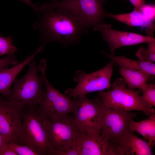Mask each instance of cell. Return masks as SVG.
<instances>
[{"mask_svg":"<svg viewBox=\"0 0 155 155\" xmlns=\"http://www.w3.org/2000/svg\"><path fill=\"white\" fill-rule=\"evenodd\" d=\"M53 3L55 2H57V0H51Z\"/></svg>","mask_w":155,"mask_h":155,"instance_id":"cell-31","label":"cell"},{"mask_svg":"<svg viewBox=\"0 0 155 155\" xmlns=\"http://www.w3.org/2000/svg\"><path fill=\"white\" fill-rule=\"evenodd\" d=\"M42 117L48 141L53 149L63 151L74 144L79 131L72 115H64L51 119Z\"/></svg>","mask_w":155,"mask_h":155,"instance_id":"cell-7","label":"cell"},{"mask_svg":"<svg viewBox=\"0 0 155 155\" xmlns=\"http://www.w3.org/2000/svg\"><path fill=\"white\" fill-rule=\"evenodd\" d=\"M122 78L116 80L112 90L98 92V97L106 107L127 111L137 110L149 116L155 113L154 110L148 106L142 99V90H135L126 88Z\"/></svg>","mask_w":155,"mask_h":155,"instance_id":"cell-2","label":"cell"},{"mask_svg":"<svg viewBox=\"0 0 155 155\" xmlns=\"http://www.w3.org/2000/svg\"><path fill=\"white\" fill-rule=\"evenodd\" d=\"M17 143L31 146L40 155H53L54 150L49 142L37 107L26 106L24 108L22 129Z\"/></svg>","mask_w":155,"mask_h":155,"instance_id":"cell-4","label":"cell"},{"mask_svg":"<svg viewBox=\"0 0 155 155\" xmlns=\"http://www.w3.org/2000/svg\"><path fill=\"white\" fill-rule=\"evenodd\" d=\"M34 59L28 64L29 69L26 74L20 79H16L13 86L7 99L29 106L37 107L45 94L43 88V75H38L39 66L36 65Z\"/></svg>","mask_w":155,"mask_h":155,"instance_id":"cell-3","label":"cell"},{"mask_svg":"<svg viewBox=\"0 0 155 155\" xmlns=\"http://www.w3.org/2000/svg\"><path fill=\"white\" fill-rule=\"evenodd\" d=\"M76 141L81 155H120L117 148L104 140L100 134L78 131Z\"/></svg>","mask_w":155,"mask_h":155,"instance_id":"cell-13","label":"cell"},{"mask_svg":"<svg viewBox=\"0 0 155 155\" xmlns=\"http://www.w3.org/2000/svg\"><path fill=\"white\" fill-rule=\"evenodd\" d=\"M134 7V9L139 10L141 7L145 3V0H129Z\"/></svg>","mask_w":155,"mask_h":155,"instance_id":"cell-28","label":"cell"},{"mask_svg":"<svg viewBox=\"0 0 155 155\" xmlns=\"http://www.w3.org/2000/svg\"><path fill=\"white\" fill-rule=\"evenodd\" d=\"M101 34L103 39L108 44L110 55H115L116 49L122 47L135 45L155 40L154 34L145 36L137 33L114 30L104 22L94 27Z\"/></svg>","mask_w":155,"mask_h":155,"instance_id":"cell-12","label":"cell"},{"mask_svg":"<svg viewBox=\"0 0 155 155\" xmlns=\"http://www.w3.org/2000/svg\"><path fill=\"white\" fill-rule=\"evenodd\" d=\"M107 16L112 18L129 26L146 29L154 25V24L151 23L147 20L139 10L134 9L130 13L117 14L108 13Z\"/></svg>","mask_w":155,"mask_h":155,"instance_id":"cell-19","label":"cell"},{"mask_svg":"<svg viewBox=\"0 0 155 155\" xmlns=\"http://www.w3.org/2000/svg\"><path fill=\"white\" fill-rule=\"evenodd\" d=\"M113 61L111 60L103 68L95 72L86 73L83 70L77 71L73 77L78 82L74 88L66 90L65 95L68 97L82 98L89 93L109 89L113 71Z\"/></svg>","mask_w":155,"mask_h":155,"instance_id":"cell-8","label":"cell"},{"mask_svg":"<svg viewBox=\"0 0 155 155\" xmlns=\"http://www.w3.org/2000/svg\"><path fill=\"white\" fill-rule=\"evenodd\" d=\"M102 53L110 58L114 63H115L118 65L142 71L148 74L150 76H155V63L144 62L139 60L131 59L123 55L116 56L104 52H103Z\"/></svg>","mask_w":155,"mask_h":155,"instance_id":"cell-18","label":"cell"},{"mask_svg":"<svg viewBox=\"0 0 155 155\" xmlns=\"http://www.w3.org/2000/svg\"><path fill=\"white\" fill-rule=\"evenodd\" d=\"M36 11L41 16L32 27L39 31L43 48L51 42L64 46L76 44L88 29L77 17L65 9L45 7Z\"/></svg>","mask_w":155,"mask_h":155,"instance_id":"cell-1","label":"cell"},{"mask_svg":"<svg viewBox=\"0 0 155 155\" xmlns=\"http://www.w3.org/2000/svg\"><path fill=\"white\" fill-rule=\"evenodd\" d=\"M101 0H62L52 3H37L38 9L45 7L65 9L77 17L88 29L104 22L108 13Z\"/></svg>","mask_w":155,"mask_h":155,"instance_id":"cell-6","label":"cell"},{"mask_svg":"<svg viewBox=\"0 0 155 155\" xmlns=\"http://www.w3.org/2000/svg\"><path fill=\"white\" fill-rule=\"evenodd\" d=\"M17 50L11 36L3 37L0 34V55L14 54Z\"/></svg>","mask_w":155,"mask_h":155,"instance_id":"cell-21","label":"cell"},{"mask_svg":"<svg viewBox=\"0 0 155 155\" xmlns=\"http://www.w3.org/2000/svg\"><path fill=\"white\" fill-rule=\"evenodd\" d=\"M147 49L140 47L138 48L135 55L139 60L144 62H155V40L149 41Z\"/></svg>","mask_w":155,"mask_h":155,"instance_id":"cell-20","label":"cell"},{"mask_svg":"<svg viewBox=\"0 0 155 155\" xmlns=\"http://www.w3.org/2000/svg\"><path fill=\"white\" fill-rule=\"evenodd\" d=\"M0 155H17V154L8 145L7 142L3 145L0 151Z\"/></svg>","mask_w":155,"mask_h":155,"instance_id":"cell-27","label":"cell"},{"mask_svg":"<svg viewBox=\"0 0 155 155\" xmlns=\"http://www.w3.org/2000/svg\"><path fill=\"white\" fill-rule=\"evenodd\" d=\"M7 142L5 138L0 133V152L3 145Z\"/></svg>","mask_w":155,"mask_h":155,"instance_id":"cell-29","label":"cell"},{"mask_svg":"<svg viewBox=\"0 0 155 155\" xmlns=\"http://www.w3.org/2000/svg\"><path fill=\"white\" fill-rule=\"evenodd\" d=\"M7 143L17 155H40L37 150L28 145L19 144L13 141L7 142Z\"/></svg>","mask_w":155,"mask_h":155,"instance_id":"cell-22","label":"cell"},{"mask_svg":"<svg viewBox=\"0 0 155 155\" xmlns=\"http://www.w3.org/2000/svg\"><path fill=\"white\" fill-rule=\"evenodd\" d=\"M78 98L77 110L73 117L78 131L100 134L104 106L98 97L93 99L86 96Z\"/></svg>","mask_w":155,"mask_h":155,"instance_id":"cell-10","label":"cell"},{"mask_svg":"<svg viewBox=\"0 0 155 155\" xmlns=\"http://www.w3.org/2000/svg\"><path fill=\"white\" fill-rule=\"evenodd\" d=\"M42 61L39 67L44 77L46 90L41 102L37 107L39 112L43 117L47 119L67 114L73 115L77 110L78 98L71 99L50 84L45 74L46 62Z\"/></svg>","mask_w":155,"mask_h":155,"instance_id":"cell-5","label":"cell"},{"mask_svg":"<svg viewBox=\"0 0 155 155\" xmlns=\"http://www.w3.org/2000/svg\"><path fill=\"white\" fill-rule=\"evenodd\" d=\"M18 62L14 54L7 55L6 57L0 59V70L7 68L10 65H16Z\"/></svg>","mask_w":155,"mask_h":155,"instance_id":"cell-26","label":"cell"},{"mask_svg":"<svg viewBox=\"0 0 155 155\" xmlns=\"http://www.w3.org/2000/svg\"><path fill=\"white\" fill-rule=\"evenodd\" d=\"M129 130L136 132L141 134L148 141V143L151 147L155 143V114L149 116L147 119L138 122L132 120L130 122Z\"/></svg>","mask_w":155,"mask_h":155,"instance_id":"cell-17","label":"cell"},{"mask_svg":"<svg viewBox=\"0 0 155 155\" xmlns=\"http://www.w3.org/2000/svg\"><path fill=\"white\" fill-rule=\"evenodd\" d=\"M40 49L38 48L30 56L19 64L10 68H6L0 70V93L7 98L11 90V87L16 78L25 66L34 58Z\"/></svg>","mask_w":155,"mask_h":155,"instance_id":"cell-14","label":"cell"},{"mask_svg":"<svg viewBox=\"0 0 155 155\" xmlns=\"http://www.w3.org/2000/svg\"><path fill=\"white\" fill-rule=\"evenodd\" d=\"M119 66V71L129 88L142 90L146 87L150 77L148 74L137 70Z\"/></svg>","mask_w":155,"mask_h":155,"instance_id":"cell-16","label":"cell"},{"mask_svg":"<svg viewBox=\"0 0 155 155\" xmlns=\"http://www.w3.org/2000/svg\"><path fill=\"white\" fill-rule=\"evenodd\" d=\"M20 1H21L24 2L27 5L32 7L34 10L35 7L34 4H33L31 1V0H18Z\"/></svg>","mask_w":155,"mask_h":155,"instance_id":"cell-30","label":"cell"},{"mask_svg":"<svg viewBox=\"0 0 155 155\" xmlns=\"http://www.w3.org/2000/svg\"><path fill=\"white\" fill-rule=\"evenodd\" d=\"M139 10L148 21L154 24L155 18L154 4L145 3L141 7Z\"/></svg>","mask_w":155,"mask_h":155,"instance_id":"cell-24","label":"cell"},{"mask_svg":"<svg viewBox=\"0 0 155 155\" xmlns=\"http://www.w3.org/2000/svg\"><path fill=\"white\" fill-rule=\"evenodd\" d=\"M141 97L144 101L150 107L155 106V85L147 84L146 87L142 90Z\"/></svg>","mask_w":155,"mask_h":155,"instance_id":"cell-23","label":"cell"},{"mask_svg":"<svg viewBox=\"0 0 155 155\" xmlns=\"http://www.w3.org/2000/svg\"><path fill=\"white\" fill-rule=\"evenodd\" d=\"M137 115V114L130 111L104 107L100 135L104 140L116 147L121 155H123L119 146L120 142L129 130L130 122Z\"/></svg>","mask_w":155,"mask_h":155,"instance_id":"cell-9","label":"cell"},{"mask_svg":"<svg viewBox=\"0 0 155 155\" xmlns=\"http://www.w3.org/2000/svg\"><path fill=\"white\" fill-rule=\"evenodd\" d=\"M53 155H81L80 147L76 140L68 149L62 151L54 150Z\"/></svg>","mask_w":155,"mask_h":155,"instance_id":"cell-25","label":"cell"},{"mask_svg":"<svg viewBox=\"0 0 155 155\" xmlns=\"http://www.w3.org/2000/svg\"><path fill=\"white\" fill-rule=\"evenodd\" d=\"M26 106L0 96V133L7 142H18L22 129L23 111Z\"/></svg>","mask_w":155,"mask_h":155,"instance_id":"cell-11","label":"cell"},{"mask_svg":"<svg viewBox=\"0 0 155 155\" xmlns=\"http://www.w3.org/2000/svg\"><path fill=\"white\" fill-rule=\"evenodd\" d=\"M120 147L123 155H153L151 147L144 140L128 131L121 140Z\"/></svg>","mask_w":155,"mask_h":155,"instance_id":"cell-15","label":"cell"}]
</instances>
